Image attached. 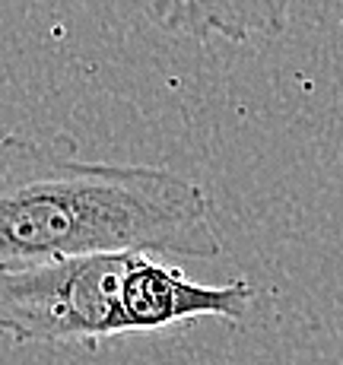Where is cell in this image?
I'll use <instances>...</instances> for the list:
<instances>
[{"label":"cell","mask_w":343,"mask_h":365,"mask_svg":"<svg viewBox=\"0 0 343 365\" xmlns=\"http://www.w3.org/2000/svg\"><path fill=\"white\" fill-rule=\"evenodd\" d=\"M213 200L169 168L76 156L70 137L0 140V273L89 255L210 261Z\"/></svg>","instance_id":"cell-1"},{"label":"cell","mask_w":343,"mask_h":365,"mask_svg":"<svg viewBox=\"0 0 343 365\" xmlns=\"http://www.w3.org/2000/svg\"><path fill=\"white\" fill-rule=\"evenodd\" d=\"M134 255H89L0 273V334L13 343L99 346L128 334L124 279Z\"/></svg>","instance_id":"cell-2"},{"label":"cell","mask_w":343,"mask_h":365,"mask_svg":"<svg viewBox=\"0 0 343 365\" xmlns=\"http://www.w3.org/2000/svg\"><path fill=\"white\" fill-rule=\"evenodd\" d=\"M255 296V286L245 279L222 286L194 283L175 267L153 261L150 255H134L121 296L124 324L128 334H150L204 318L242 321L251 312Z\"/></svg>","instance_id":"cell-3"},{"label":"cell","mask_w":343,"mask_h":365,"mask_svg":"<svg viewBox=\"0 0 343 365\" xmlns=\"http://www.w3.org/2000/svg\"><path fill=\"white\" fill-rule=\"evenodd\" d=\"M292 0H146L153 19L165 32L229 41L277 38L290 26Z\"/></svg>","instance_id":"cell-4"}]
</instances>
